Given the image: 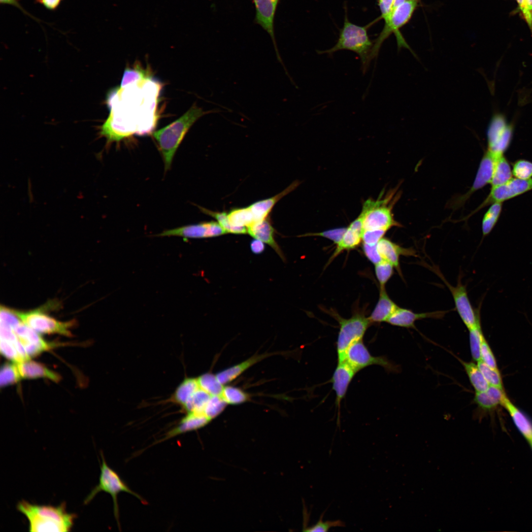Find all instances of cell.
Here are the masks:
<instances>
[{
	"instance_id": "obj_25",
	"label": "cell",
	"mask_w": 532,
	"mask_h": 532,
	"mask_svg": "<svg viewBox=\"0 0 532 532\" xmlns=\"http://www.w3.org/2000/svg\"><path fill=\"white\" fill-rule=\"evenodd\" d=\"M398 307L389 297L385 287H380L378 302L368 319L371 323L387 322Z\"/></svg>"
},
{
	"instance_id": "obj_48",
	"label": "cell",
	"mask_w": 532,
	"mask_h": 532,
	"mask_svg": "<svg viewBox=\"0 0 532 532\" xmlns=\"http://www.w3.org/2000/svg\"><path fill=\"white\" fill-rule=\"evenodd\" d=\"M387 231L384 230H364L362 235L363 243L370 245L377 244Z\"/></svg>"
},
{
	"instance_id": "obj_3",
	"label": "cell",
	"mask_w": 532,
	"mask_h": 532,
	"mask_svg": "<svg viewBox=\"0 0 532 532\" xmlns=\"http://www.w3.org/2000/svg\"><path fill=\"white\" fill-rule=\"evenodd\" d=\"M373 45L367 33V26H360L350 22L346 14L336 44L329 49L319 51L318 53L332 55L342 50L353 51L359 56L362 70L365 73L370 65L369 59Z\"/></svg>"
},
{
	"instance_id": "obj_51",
	"label": "cell",
	"mask_w": 532,
	"mask_h": 532,
	"mask_svg": "<svg viewBox=\"0 0 532 532\" xmlns=\"http://www.w3.org/2000/svg\"><path fill=\"white\" fill-rule=\"evenodd\" d=\"M394 2V0H378L381 17L385 22L389 19L392 13Z\"/></svg>"
},
{
	"instance_id": "obj_46",
	"label": "cell",
	"mask_w": 532,
	"mask_h": 532,
	"mask_svg": "<svg viewBox=\"0 0 532 532\" xmlns=\"http://www.w3.org/2000/svg\"><path fill=\"white\" fill-rule=\"evenodd\" d=\"M347 228H338L326 230L320 233H306L302 236H321L330 239L334 243L337 244L342 239Z\"/></svg>"
},
{
	"instance_id": "obj_44",
	"label": "cell",
	"mask_w": 532,
	"mask_h": 532,
	"mask_svg": "<svg viewBox=\"0 0 532 532\" xmlns=\"http://www.w3.org/2000/svg\"><path fill=\"white\" fill-rule=\"evenodd\" d=\"M0 352L2 355L14 363L24 361L19 354L17 346L14 343L0 339Z\"/></svg>"
},
{
	"instance_id": "obj_36",
	"label": "cell",
	"mask_w": 532,
	"mask_h": 532,
	"mask_svg": "<svg viewBox=\"0 0 532 532\" xmlns=\"http://www.w3.org/2000/svg\"><path fill=\"white\" fill-rule=\"evenodd\" d=\"M197 379L200 388L211 396H221L224 386L216 375L206 373L198 377Z\"/></svg>"
},
{
	"instance_id": "obj_58",
	"label": "cell",
	"mask_w": 532,
	"mask_h": 532,
	"mask_svg": "<svg viewBox=\"0 0 532 532\" xmlns=\"http://www.w3.org/2000/svg\"><path fill=\"white\" fill-rule=\"evenodd\" d=\"M528 442L529 443V444H530V446H531V448H532V440H531V441H529Z\"/></svg>"
},
{
	"instance_id": "obj_18",
	"label": "cell",
	"mask_w": 532,
	"mask_h": 532,
	"mask_svg": "<svg viewBox=\"0 0 532 532\" xmlns=\"http://www.w3.org/2000/svg\"><path fill=\"white\" fill-rule=\"evenodd\" d=\"M497 159L488 151H485L480 161L472 186L469 191L460 198L458 201L460 204L466 200L475 192L491 183Z\"/></svg>"
},
{
	"instance_id": "obj_31",
	"label": "cell",
	"mask_w": 532,
	"mask_h": 532,
	"mask_svg": "<svg viewBox=\"0 0 532 532\" xmlns=\"http://www.w3.org/2000/svg\"><path fill=\"white\" fill-rule=\"evenodd\" d=\"M513 175L510 165L504 155L497 159L493 175L491 181V187L505 184Z\"/></svg>"
},
{
	"instance_id": "obj_45",
	"label": "cell",
	"mask_w": 532,
	"mask_h": 532,
	"mask_svg": "<svg viewBox=\"0 0 532 532\" xmlns=\"http://www.w3.org/2000/svg\"><path fill=\"white\" fill-rule=\"evenodd\" d=\"M323 516L324 514L323 513L318 521L314 525L304 528L305 529L303 530V531L306 532H327L331 528L342 527L345 526V523L340 520L324 521L323 520Z\"/></svg>"
},
{
	"instance_id": "obj_40",
	"label": "cell",
	"mask_w": 532,
	"mask_h": 532,
	"mask_svg": "<svg viewBox=\"0 0 532 532\" xmlns=\"http://www.w3.org/2000/svg\"><path fill=\"white\" fill-rule=\"evenodd\" d=\"M227 404L221 396H211L205 406L203 413L211 421L222 412Z\"/></svg>"
},
{
	"instance_id": "obj_23",
	"label": "cell",
	"mask_w": 532,
	"mask_h": 532,
	"mask_svg": "<svg viewBox=\"0 0 532 532\" xmlns=\"http://www.w3.org/2000/svg\"><path fill=\"white\" fill-rule=\"evenodd\" d=\"M268 217L247 227V233L255 239L268 244L282 260H284L283 253L274 239V229Z\"/></svg>"
},
{
	"instance_id": "obj_34",
	"label": "cell",
	"mask_w": 532,
	"mask_h": 532,
	"mask_svg": "<svg viewBox=\"0 0 532 532\" xmlns=\"http://www.w3.org/2000/svg\"><path fill=\"white\" fill-rule=\"evenodd\" d=\"M502 202H494L491 204L482 219V231L483 237L489 234L496 225L500 215Z\"/></svg>"
},
{
	"instance_id": "obj_16",
	"label": "cell",
	"mask_w": 532,
	"mask_h": 532,
	"mask_svg": "<svg viewBox=\"0 0 532 532\" xmlns=\"http://www.w3.org/2000/svg\"><path fill=\"white\" fill-rule=\"evenodd\" d=\"M357 372L345 361L338 362L333 373L331 382L336 395L335 405L339 409L340 403L345 397L348 388Z\"/></svg>"
},
{
	"instance_id": "obj_47",
	"label": "cell",
	"mask_w": 532,
	"mask_h": 532,
	"mask_svg": "<svg viewBox=\"0 0 532 532\" xmlns=\"http://www.w3.org/2000/svg\"><path fill=\"white\" fill-rule=\"evenodd\" d=\"M480 357L481 360L488 366L497 369L495 358L484 337L481 344Z\"/></svg>"
},
{
	"instance_id": "obj_17",
	"label": "cell",
	"mask_w": 532,
	"mask_h": 532,
	"mask_svg": "<svg viewBox=\"0 0 532 532\" xmlns=\"http://www.w3.org/2000/svg\"><path fill=\"white\" fill-rule=\"evenodd\" d=\"M363 232V220L361 216L359 215L358 217L347 227L342 239L336 244V248L329 259L327 266L342 252L357 248L362 241Z\"/></svg>"
},
{
	"instance_id": "obj_12",
	"label": "cell",
	"mask_w": 532,
	"mask_h": 532,
	"mask_svg": "<svg viewBox=\"0 0 532 532\" xmlns=\"http://www.w3.org/2000/svg\"><path fill=\"white\" fill-rule=\"evenodd\" d=\"M532 190V178H512L501 185L491 187L488 197L476 211L494 202H502Z\"/></svg>"
},
{
	"instance_id": "obj_7",
	"label": "cell",
	"mask_w": 532,
	"mask_h": 532,
	"mask_svg": "<svg viewBox=\"0 0 532 532\" xmlns=\"http://www.w3.org/2000/svg\"><path fill=\"white\" fill-rule=\"evenodd\" d=\"M339 325V331L336 342L338 362L344 361L346 352L354 343L363 339L371 322L363 313H357L349 319H344L335 315Z\"/></svg>"
},
{
	"instance_id": "obj_8",
	"label": "cell",
	"mask_w": 532,
	"mask_h": 532,
	"mask_svg": "<svg viewBox=\"0 0 532 532\" xmlns=\"http://www.w3.org/2000/svg\"><path fill=\"white\" fill-rule=\"evenodd\" d=\"M13 310L24 324L38 333L72 336L70 330L75 323L74 320L61 322L45 314L39 309L26 312Z\"/></svg>"
},
{
	"instance_id": "obj_10",
	"label": "cell",
	"mask_w": 532,
	"mask_h": 532,
	"mask_svg": "<svg viewBox=\"0 0 532 532\" xmlns=\"http://www.w3.org/2000/svg\"><path fill=\"white\" fill-rule=\"evenodd\" d=\"M431 268L449 289L457 311L468 330L476 326L480 322L479 310L477 311L473 309L468 297L466 288L462 284L460 276L458 278L456 286H453L446 280L438 269L434 267Z\"/></svg>"
},
{
	"instance_id": "obj_27",
	"label": "cell",
	"mask_w": 532,
	"mask_h": 532,
	"mask_svg": "<svg viewBox=\"0 0 532 532\" xmlns=\"http://www.w3.org/2000/svg\"><path fill=\"white\" fill-rule=\"evenodd\" d=\"M268 354L255 355L244 361L217 373L216 375L223 385L234 380L250 367L267 357Z\"/></svg>"
},
{
	"instance_id": "obj_33",
	"label": "cell",
	"mask_w": 532,
	"mask_h": 532,
	"mask_svg": "<svg viewBox=\"0 0 532 532\" xmlns=\"http://www.w3.org/2000/svg\"><path fill=\"white\" fill-rule=\"evenodd\" d=\"M228 216L230 223L234 227L247 228L255 222L248 206L233 209L228 213Z\"/></svg>"
},
{
	"instance_id": "obj_1",
	"label": "cell",
	"mask_w": 532,
	"mask_h": 532,
	"mask_svg": "<svg viewBox=\"0 0 532 532\" xmlns=\"http://www.w3.org/2000/svg\"><path fill=\"white\" fill-rule=\"evenodd\" d=\"M16 508L27 518L30 532H69L76 517L75 514L66 511L65 502L53 506L22 500L18 502Z\"/></svg>"
},
{
	"instance_id": "obj_24",
	"label": "cell",
	"mask_w": 532,
	"mask_h": 532,
	"mask_svg": "<svg viewBox=\"0 0 532 532\" xmlns=\"http://www.w3.org/2000/svg\"><path fill=\"white\" fill-rule=\"evenodd\" d=\"M299 184L298 182L295 181L276 195L258 201L249 205L248 207L253 215L255 222L267 218L276 203L281 199L296 189Z\"/></svg>"
},
{
	"instance_id": "obj_29",
	"label": "cell",
	"mask_w": 532,
	"mask_h": 532,
	"mask_svg": "<svg viewBox=\"0 0 532 532\" xmlns=\"http://www.w3.org/2000/svg\"><path fill=\"white\" fill-rule=\"evenodd\" d=\"M459 360L462 364L475 392L486 391L489 387V384L478 365L472 362H466L459 359Z\"/></svg>"
},
{
	"instance_id": "obj_4",
	"label": "cell",
	"mask_w": 532,
	"mask_h": 532,
	"mask_svg": "<svg viewBox=\"0 0 532 532\" xmlns=\"http://www.w3.org/2000/svg\"><path fill=\"white\" fill-rule=\"evenodd\" d=\"M395 193H389L385 197H379L377 200L369 199L363 205L360 215L363 220V231L367 230H384L388 231L391 228L399 226L392 213L393 206L397 200Z\"/></svg>"
},
{
	"instance_id": "obj_39",
	"label": "cell",
	"mask_w": 532,
	"mask_h": 532,
	"mask_svg": "<svg viewBox=\"0 0 532 532\" xmlns=\"http://www.w3.org/2000/svg\"><path fill=\"white\" fill-rule=\"evenodd\" d=\"M21 379L15 363H6L1 367L0 374L1 387L13 384Z\"/></svg>"
},
{
	"instance_id": "obj_26",
	"label": "cell",
	"mask_w": 532,
	"mask_h": 532,
	"mask_svg": "<svg viewBox=\"0 0 532 532\" xmlns=\"http://www.w3.org/2000/svg\"><path fill=\"white\" fill-rule=\"evenodd\" d=\"M509 412L521 433L529 442L532 440V422L504 396L500 403Z\"/></svg>"
},
{
	"instance_id": "obj_50",
	"label": "cell",
	"mask_w": 532,
	"mask_h": 532,
	"mask_svg": "<svg viewBox=\"0 0 532 532\" xmlns=\"http://www.w3.org/2000/svg\"><path fill=\"white\" fill-rule=\"evenodd\" d=\"M363 250L367 259L374 265L383 260L377 250V244L370 245L363 243Z\"/></svg>"
},
{
	"instance_id": "obj_5",
	"label": "cell",
	"mask_w": 532,
	"mask_h": 532,
	"mask_svg": "<svg viewBox=\"0 0 532 532\" xmlns=\"http://www.w3.org/2000/svg\"><path fill=\"white\" fill-rule=\"evenodd\" d=\"M100 455L102 464L100 466V473L99 483L86 497L84 503L87 504L89 503L97 494L101 491L109 494L113 499L114 517L119 529H120L118 495L122 492H125L133 495L144 504L146 503V500L139 494L131 490L119 475L108 466L102 453H101Z\"/></svg>"
},
{
	"instance_id": "obj_49",
	"label": "cell",
	"mask_w": 532,
	"mask_h": 532,
	"mask_svg": "<svg viewBox=\"0 0 532 532\" xmlns=\"http://www.w3.org/2000/svg\"><path fill=\"white\" fill-rule=\"evenodd\" d=\"M145 73L141 70L137 69H126L123 74L121 88L125 87L130 83L142 80L145 77Z\"/></svg>"
},
{
	"instance_id": "obj_41",
	"label": "cell",
	"mask_w": 532,
	"mask_h": 532,
	"mask_svg": "<svg viewBox=\"0 0 532 532\" xmlns=\"http://www.w3.org/2000/svg\"><path fill=\"white\" fill-rule=\"evenodd\" d=\"M394 268L392 264L384 260L375 265V273L380 287H385L394 274Z\"/></svg>"
},
{
	"instance_id": "obj_32",
	"label": "cell",
	"mask_w": 532,
	"mask_h": 532,
	"mask_svg": "<svg viewBox=\"0 0 532 532\" xmlns=\"http://www.w3.org/2000/svg\"><path fill=\"white\" fill-rule=\"evenodd\" d=\"M200 387L197 378H186L177 387L172 397L173 402L182 406Z\"/></svg>"
},
{
	"instance_id": "obj_55",
	"label": "cell",
	"mask_w": 532,
	"mask_h": 532,
	"mask_svg": "<svg viewBox=\"0 0 532 532\" xmlns=\"http://www.w3.org/2000/svg\"><path fill=\"white\" fill-rule=\"evenodd\" d=\"M264 243L257 239L253 240L250 243V248L252 252L257 254L262 253L265 248Z\"/></svg>"
},
{
	"instance_id": "obj_42",
	"label": "cell",
	"mask_w": 532,
	"mask_h": 532,
	"mask_svg": "<svg viewBox=\"0 0 532 532\" xmlns=\"http://www.w3.org/2000/svg\"><path fill=\"white\" fill-rule=\"evenodd\" d=\"M477 363L479 369L489 385L502 389V380L498 369L491 367L481 360Z\"/></svg>"
},
{
	"instance_id": "obj_19",
	"label": "cell",
	"mask_w": 532,
	"mask_h": 532,
	"mask_svg": "<svg viewBox=\"0 0 532 532\" xmlns=\"http://www.w3.org/2000/svg\"><path fill=\"white\" fill-rule=\"evenodd\" d=\"M445 311H436L415 313L412 310L398 307L386 322L400 327L415 328V322L426 318L441 319L445 315Z\"/></svg>"
},
{
	"instance_id": "obj_11",
	"label": "cell",
	"mask_w": 532,
	"mask_h": 532,
	"mask_svg": "<svg viewBox=\"0 0 532 532\" xmlns=\"http://www.w3.org/2000/svg\"><path fill=\"white\" fill-rule=\"evenodd\" d=\"M355 371L371 365H379L389 372H398V366L385 356H374L365 345L363 339L352 344L347 349L345 360Z\"/></svg>"
},
{
	"instance_id": "obj_9",
	"label": "cell",
	"mask_w": 532,
	"mask_h": 532,
	"mask_svg": "<svg viewBox=\"0 0 532 532\" xmlns=\"http://www.w3.org/2000/svg\"><path fill=\"white\" fill-rule=\"evenodd\" d=\"M513 132L512 124L503 114H494L487 129L486 150L497 159L504 155L511 143Z\"/></svg>"
},
{
	"instance_id": "obj_43",
	"label": "cell",
	"mask_w": 532,
	"mask_h": 532,
	"mask_svg": "<svg viewBox=\"0 0 532 532\" xmlns=\"http://www.w3.org/2000/svg\"><path fill=\"white\" fill-rule=\"evenodd\" d=\"M512 170L515 178L522 179L532 178V162L525 159L518 160L513 164Z\"/></svg>"
},
{
	"instance_id": "obj_59",
	"label": "cell",
	"mask_w": 532,
	"mask_h": 532,
	"mask_svg": "<svg viewBox=\"0 0 532 532\" xmlns=\"http://www.w3.org/2000/svg\"><path fill=\"white\" fill-rule=\"evenodd\" d=\"M417 0L418 1V0Z\"/></svg>"
},
{
	"instance_id": "obj_14",
	"label": "cell",
	"mask_w": 532,
	"mask_h": 532,
	"mask_svg": "<svg viewBox=\"0 0 532 532\" xmlns=\"http://www.w3.org/2000/svg\"><path fill=\"white\" fill-rule=\"evenodd\" d=\"M226 233H227L217 222L210 221L165 230L157 235L179 236L187 239L212 237Z\"/></svg>"
},
{
	"instance_id": "obj_54",
	"label": "cell",
	"mask_w": 532,
	"mask_h": 532,
	"mask_svg": "<svg viewBox=\"0 0 532 532\" xmlns=\"http://www.w3.org/2000/svg\"><path fill=\"white\" fill-rule=\"evenodd\" d=\"M520 8L531 28H532V13L529 10L526 0H517Z\"/></svg>"
},
{
	"instance_id": "obj_56",
	"label": "cell",
	"mask_w": 532,
	"mask_h": 532,
	"mask_svg": "<svg viewBox=\"0 0 532 532\" xmlns=\"http://www.w3.org/2000/svg\"><path fill=\"white\" fill-rule=\"evenodd\" d=\"M406 0H394L393 6V11L396 7H397L398 6H399L400 5H401V4H402L403 3L405 2Z\"/></svg>"
},
{
	"instance_id": "obj_52",
	"label": "cell",
	"mask_w": 532,
	"mask_h": 532,
	"mask_svg": "<svg viewBox=\"0 0 532 532\" xmlns=\"http://www.w3.org/2000/svg\"><path fill=\"white\" fill-rule=\"evenodd\" d=\"M64 0H34L35 4H39L50 11H56Z\"/></svg>"
},
{
	"instance_id": "obj_22",
	"label": "cell",
	"mask_w": 532,
	"mask_h": 532,
	"mask_svg": "<svg viewBox=\"0 0 532 532\" xmlns=\"http://www.w3.org/2000/svg\"><path fill=\"white\" fill-rule=\"evenodd\" d=\"M15 363L22 379L42 378L49 379L55 382H58L61 379L60 374L40 363L29 359Z\"/></svg>"
},
{
	"instance_id": "obj_53",
	"label": "cell",
	"mask_w": 532,
	"mask_h": 532,
	"mask_svg": "<svg viewBox=\"0 0 532 532\" xmlns=\"http://www.w3.org/2000/svg\"><path fill=\"white\" fill-rule=\"evenodd\" d=\"M20 0H0V4L1 5H10L16 7L19 10H20L26 15L33 18L36 22L40 23L42 22L40 20L37 19L35 17L33 16L31 14L29 13L28 11L25 10L24 8L21 6L19 2Z\"/></svg>"
},
{
	"instance_id": "obj_57",
	"label": "cell",
	"mask_w": 532,
	"mask_h": 532,
	"mask_svg": "<svg viewBox=\"0 0 532 532\" xmlns=\"http://www.w3.org/2000/svg\"><path fill=\"white\" fill-rule=\"evenodd\" d=\"M526 1L529 10L532 13V0H526Z\"/></svg>"
},
{
	"instance_id": "obj_28",
	"label": "cell",
	"mask_w": 532,
	"mask_h": 532,
	"mask_svg": "<svg viewBox=\"0 0 532 532\" xmlns=\"http://www.w3.org/2000/svg\"><path fill=\"white\" fill-rule=\"evenodd\" d=\"M505 395L502 389L489 385L486 391L475 392L474 401L484 410H490L501 403Z\"/></svg>"
},
{
	"instance_id": "obj_35",
	"label": "cell",
	"mask_w": 532,
	"mask_h": 532,
	"mask_svg": "<svg viewBox=\"0 0 532 532\" xmlns=\"http://www.w3.org/2000/svg\"><path fill=\"white\" fill-rule=\"evenodd\" d=\"M199 207L203 213L215 218L227 233L241 234L247 233V229L246 227L232 226L229 220L228 213L213 211L200 206H199Z\"/></svg>"
},
{
	"instance_id": "obj_13",
	"label": "cell",
	"mask_w": 532,
	"mask_h": 532,
	"mask_svg": "<svg viewBox=\"0 0 532 532\" xmlns=\"http://www.w3.org/2000/svg\"><path fill=\"white\" fill-rule=\"evenodd\" d=\"M252 1L256 10L254 22L261 26L270 35L277 59L283 66L287 75L290 77L279 52L274 34V17L277 5L280 0H252Z\"/></svg>"
},
{
	"instance_id": "obj_6",
	"label": "cell",
	"mask_w": 532,
	"mask_h": 532,
	"mask_svg": "<svg viewBox=\"0 0 532 532\" xmlns=\"http://www.w3.org/2000/svg\"><path fill=\"white\" fill-rule=\"evenodd\" d=\"M417 3V0H407L394 9L389 19L385 22L383 29L373 43L369 56L370 63L377 57L383 42L393 33L396 35L399 48H406L413 53L399 33V29L409 21Z\"/></svg>"
},
{
	"instance_id": "obj_37",
	"label": "cell",
	"mask_w": 532,
	"mask_h": 532,
	"mask_svg": "<svg viewBox=\"0 0 532 532\" xmlns=\"http://www.w3.org/2000/svg\"><path fill=\"white\" fill-rule=\"evenodd\" d=\"M470 352L473 360L477 362L481 360L480 347L484 337L481 330V323L468 329Z\"/></svg>"
},
{
	"instance_id": "obj_15",
	"label": "cell",
	"mask_w": 532,
	"mask_h": 532,
	"mask_svg": "<svg viewBox=\"0 0 532 532\" xmlns=\"http://www.w3.org/2000/svg\"><path fill=\"white\" fill-rule=\"evenodd\" d=\"M14 331L29 357L38 355L54 346L53 343L44 340L37 332L24 324L21 321L14 328Z\"/></svg>"
},
{
	"instance_id": "obj_20",
	"label": "cell",
	"mask_w": 532,
	"mask_h": 532,
	"mask_svg": "<svg viewBox=\"0 0 532 532\" xmlns=\"http://www.w3.org/2000/svg\"><path fill=\"white\" fill-rule=\"evenodd\" d=\"M377 249L382 259L392 264L400 276L402 273L399 265L400 256L415 255V252L412 249L401 247L385 237L377 243Z\"/></svg>"
},
{
	"instance_id": "obj_21",
	"label": "cell",
	"mask_w": 532,
	"mask_h": 532,
	"mask_svg": "<svg viewBox=\"0 0 532 532\" xmlns=\"http://www.w3.org/2000/svg\"><path fill=\"white\" fill-rule=\"evenodd\" d=\"M209 422L210 421L203 414L187 413V414L176 427L169 431L165 436L153 444L163 442L180 434L200 429L208 424Z\"/></svg>"
},
{
	"instance_id": "obj_2",
	"label": "cell",
	"mask_w": 532,
	"mask_h": 532,
	"mask_svg": "<svg viewBox=\"0 0 532 532\" xmlns=\"http://www.w3.org/2000/svg\"><path fill=\"white\" fill-rule=\"evenodd\" d=\"M220 111L218 108L204 111L194 104L180 117L153 133L163 156L165 170L170 168L177 149L192 126L202 116Z\"/></svg>"
},
{
	"instance_id": "obj_30",
	"label": "cell",
	"mask_w": 532,
	"mask_h": 532,
	"mask_svg": "<svg viewBox=\"0 0 532 532\" xmlns=\"http://www.w3.org/2000/svg\"><path fill=\"white\" fill-rule=\"evenodd\" d=\"M211 396L200 386L190 396L182 407L187 413H194L204 415V409Z\"/></svg>"
},
{
	"instance_id": "obj_38",
	"label": "cell",
	"mask_w": 532,
	"mask_h": 532,
	"mask_svg": "<svg viewBox=\"0 0 532 532\" xmlns=\"http://www.w3.org/2000/svg\"><path fill=\"white\" fill-rule=\"evenodd\" d=\"M221 397L229 404H239L249 399L248 395L241 389L234 386L224 387Z\"/></svg>"
}]
</instances>
